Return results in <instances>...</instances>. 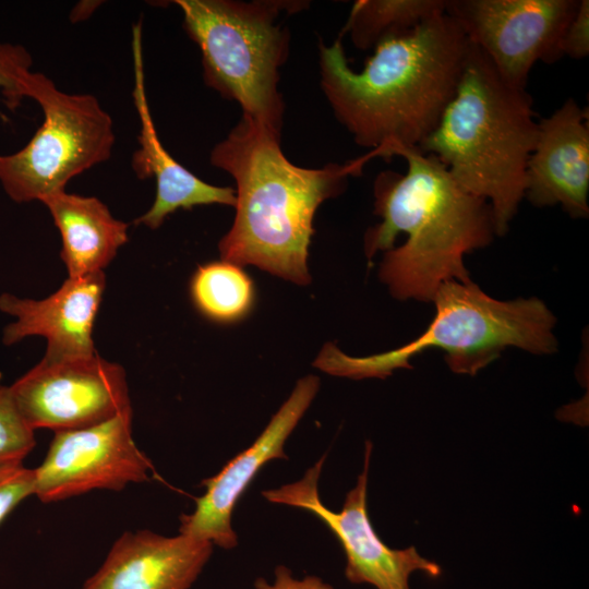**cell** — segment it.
<instances>
[{
    "label": "cell",
    "mask_w": 589,
    "mask_h": 589,
    "mask_svg": "<svg viewBox=\"0 0 589 589\" xmlns=\"http://www.w3.org/2000/svg\"><path fill=\"white\" fill-rule=\"evenodd\" d=\"M342 35L320 43L321 87L354 142L389 159L418 148L458 86L470 43L444 12L374 48L361 71L348 63Z\"/></svg>",
    "instance_id": "1"
},
{
    "label": "cell",
    "mask_w": 589,
    "mask_h": 589,
    "mask_svg": "<svg viewBox=\"0 0 589 589\" xmlns=\"http://www.w3.org/2000/svg\"><path fill=\"white\" fill-rule=\"evenodd\" d=\"M10 392L32 430L55 432L96 425L130 407L123 368L97 353L43 359Z\"/></svg>",
    "instance_id": "8"
},
{
    "label": "cell",
    "mask_w": 589,
    "mask_h": 589,
    "mask_svg": "<svg viewBox=\"0 0 589 589\" xmlns=\"http://www.w3.org/2000/svg\"><path fill=\"white\" fill-rule=\"evenodd\" d=\"M560 52L573 59L589 53V1L579 0L577 10L567 24L560 43Z\"/></svg>",
    "instance_id": "23"
},
{
    "label": "cell",
    "mask_w": 589,
    "mask_h": 589,
    "mask_svg": "<svg viewBox=\"0 0 589 589\" xmlns=\"http://www.w3.org/2000/svg\"><path fill=\"white\" fill-rule=\"evenodd\" d=\"M32 57L22 45L0 43V94L9 108H16L25 96Z\"/></svg>",
    "instance_id": "21"
},
{
    "label": "cell",
    "mask_w": 589,
    "mask_h": 589,
    "mask_svg": "<svg viewBox=\"0 0 589 589\" xmlns=\"http://www.w3.org/2000/svg\"><path fill=\"white\" fill-rule=\"evenodd\" d=\"M445 11V0H358L340 33L356 48L366 50L404 35Z\"/></svg>",
    "instance_id": "18"
},
{
    "label": "cell",
    "mask_w": 589,
    "mask_h": 589,
    "mask_svg": "<svg viewBox=\"0 0 589 589\" xmlns=\"http://www.w3.org/2000/svg\"><path fill=\"white\" fill-rule=\"evenodd\" d=\"M371 449L372 444L368 442L363 470L356 486L346 495L340 512L328 509L320 498L317 483L325 455L299 481L262 494L272 503L303 508L320 518L344 549L345 576L351 584H366L376 589H410L412 573L420 570L436 578L441 575V567L421 556L413 546L404 550L387 546L373 529L366 508Z\"/></svg>",
    "instance_id": "10"
},
{
    "label": "cell",
    "mask_w": 589,
    "mask_h": 589,
    "mask_svg": "<svg viewBox=\"0 0 589 589\" xmlns=\"http://www.w3.org/2000/svg\"><path fill=\"white\" fill-rule=\"evenodd\" d=\"M398 156L406 173L385 170L374 180V213L382 221L365 232L364 251L368 260L385 251L378 275L392 296L432 302L442 284L471 280L464 257L493 240V213L435 156L418 148Z\"/></svg>",
    "instance_id": "3"
},
{
    "label": "cell",
    "mask_w": 589,
    "mask_h": 589,
    "mask_svg": "<svg viewBox=\"0 0 589 589\" xmlns=\"http://www.w3.org/2000/svg\"><path fill=\"white\" fill-rule=\"evenodd\" d=\"M587 110L572 98L538 121V137L526 167L528 201L560 204L574 218L588 217L589 128Z\"/></svg>",
    "instance_id": "13"
},
{
    "label": "cell",
    "mask_w": 589,
    "mask_h": 589,
    "mask_svg": "<svg viewBox=\"0 0 589 589\" xmlns=\"http://www.w3.org/2000/svg\"><path fill=\"white\" fill-rule=\"evenodd\" d=\"M132 416L130 406L96 425L55 432L45 459L34 469V495L51 503L147 481L153 466L133 440Z\"/></svg>",
    "instance_id": "11"
},
{
    "label": "cell",
    "mask_w": 589,
    "mask_h": 589,
    "mask_svg": "<svg viewBox=\"0 0 589 589\" xmlns=\"http://www.w3.org/2000/svg\"><path fill=\"white\" fill-rule=\"evenodd\" d=\"M132 95L141 124L137 137L140 147L133 154L132 168L139 179L153 178L156 182L153 205L134 224L156 229L168 215L180 208L191 209L209 204L235 206L236 191L232 188L216 187L203 181L177 161L160 142L146 95L140 22L132 28Z\"/></svg>",
    "instance_id": "16"
},
{
    "label": "cell",
    "mask_w": 589,
    "mask_h": 589,
    "mask_svg": "<svg viewBox=\"0 0 589 589\" xmlns=\"http://www.w3.org/2000/svg\"><path fill=\"white\" fill-rule=\"evenodd\" d=\"M435 314L426 329L410 342L377 354L352 357L326 345L314 365L326 373L350 378H385L396 369H410V360L425 350L445 351L455 373L474 375L516 347L534 354L557 350L553 333L556 318L538 298L502 301L471 280H449L432 300Z\"/></svg>",
    "instance_id": "5"
},
{
    "label": "cell",
    "mask_w": 589,
    "mask_h": 589,
    "mask_svg": "<svg viewBox=\"0 0 589 589\" xmlns=\"http://www.w3.org/2000/svg\"><path fill=\"white\" fill-rule=\"evenodd\" d=\"M320 387L315 375L299 380L288 399L273 416L251 446L238 454L214 477L204 479L205 493L196 500L191 514L180 516V534L209 541L221 549H233L237 534L231 516L260 469L275 458H287L284 445Z\"/></svg>",
    "instance_id": "12"
},
{
    "label": "cell",
    "mask_w": 589,
    "mask_h": 589,
    "mask_svg": "<svg viewBox=\"0 0 589 589\" xmlns=\"http://www.w3.org/2000/svg\"><path fill=\"white\" fill-rule=\"evenodd\" d=\"M19 412L10 386L0 383V466L22 464L36 441Z\"/></svg>",
    "instance_id": "20"
},
{
    "label": "cell",
    "mask_w": 589,
    "mask_h": 589,
    "mask_svg": "<svg viewBox=\"0 0 589 589\" xmlns=\"http://www.w3.org/2000/svg\"><path fill=\"white\" fill-rule=\"evenodd\" d=\"M31 495H34V469L23 462L0 466V525Z\"/></svg>",
    "instance_id": "22"
},
{
    "label": "cell",
    "mask_w": 589,
    "mask_h": 589,
    "mask_svg": "<svg viewBox=\"0 0 589 589\" xmlns=\"http://www.w3.org/2000/svg\"><path fill=\"white\" fill-rule=\"evenodd\" d=\"M25 96L38 103L44 121L22 149L0 155V184L16 203L65 190L72 178L107 160L115 143L111 117L95 96L64 93L33 71Z\"/></svg>",
    "instance_id": "7"
},
{
    "label": "cell",
    "mask_w": 589,
    "mask_h": 589,
    "mask_svg": "<svg viewBox=\"0 0 589 589\" xmlns=\"http://www.w3.org/2000/svg\"><path fill=\"white\" fill-rule=\"evenodd\" d=\"M255 589H334L321 577L308 575L301 579L292 576L291 570L284 565H278L274 572V580L268 582L259 577L254 582Z\"/></svg>",
    "instance_id": "24"
},
{
    "label": "cell",
    "mask_w": 589,
    "mask_h": 589,
    "mask_svg": "<svg viewBox=\"0 0 589 589\" xmlns=\"http://www.w3.org/2000/svg\"><path fill=\"white\" fill-rule=\"evenodd\" d=\"M376 157L378 152L371 149L344 164L299 167L283 153L279 131L242 116L211 153V164L232 176L237 185L236 217L218 244L221 260L308 285L317 207L341 194L349 177L360 176Z\"/></svg>",
    "instance_id": "2"
},
{
    "label": "cell",
    "mask_w": 589,
    "mask_h": 589,
    "mask_svg": "<svg viewBox=\"0 0 589 589\" xmlns=\"http://www.w3.org/2000/svg\"><path fill=\"white\" fill-rule=\"evenodd\" d=\"M212 552V542L184 534L125 531L81 589H190Z\"/></svg>",
    "instance_id": "15"
},
{
    "label": "cell",
    "mask_w": 589,
    "mask_h": 589,
    "mask_svg": "<svg viewBox=\"0 0 589 589\" xmlns=\"http://www.w3.org/2000/svg\"><path fill=\"white\" fill-rule=\"evenodd\" d=\"M579 0H445V13L510 85L526 88L538 61L562 58V35Z\"/></svg>",
    "instance_id": "9"
},
{
    "label": "cell",
    "mask_w": 589,
    "mask_h": 589,
    "mask_svg": "<svg viewBox=\"0 0 589 589\" xmlns=\"http://www.w3.org/2000/svg\"><path fill=\"white\" fill-rule=\"evenodd\" d=\"M190 292L196 309L218 323L243 318L254 301L252 279L239 265L223 260L199 266Z\"/></svg>",
    "instance_id": "19"
},
{
    "label": "cell",
    "mask_w": 589,
    "mask_h": 589,
    "mask_svg": "<svg viewBox=\"0 0 589 589\" xmlns=\"http://www.w3.org/2000/svg\"><path fill=\"white\" fill-rule=\"evenodd\" d=\"M183 27L202 53L207 86L237 101L242 116L281 131L285 104L279 69L289 50L283 12L302 10L303 1L176 0Z\"/></svg>",
    "instance_id": "6"
},
{
    "label": "cell",
    "mask_w": 589,
    "mask_h": 589,
    "mask_svg": "<svg viewBox=\"0 0 589 589\" xmlns=\"http://www.w3.org/2000/svg\"><path fill=\"white\" fill-rule=\"evenodd\" d=\"M62 238L69 277L103 271L128 242L129 225L116 219L97 197L58 191L41 201Z\"/></svg>",
    "instance_id": "17"
},
{
    "label": "cell",
    "mask_w": 589,
    "mask_h": 589,
    "mask_svg": "<svg viewBox=\"0 0 589 589\" xmlns=\"http://www.w3.org/2000/svg\"><path fill=\"white\" fill-rule=\"evenodd\" d=\"M103 271L69 277L41 300L0 294V311L15 320L3 328L2 342L14 345L26 337L47 340L45 357L61 358L96 353L93 327L105 290Z\"/></svg>",
    "instance_id": "14"
},
{
    "label": "cell",
    "mask_w": 589,
    "mask_h": 589,
    "mask_svg": "<svg viewBox=\"0 0 589 589\" xmlns=\"http://www.w3.org/2000/svg\"><path fill=\"white\" fill-rule=\"evenodd\" d=\"M538 137L532 99L507 83L470 44L455 95L436 128L419 145L457 184L485 200L503 236L526 192V167Z\"/></svg>",
    "instance_id": "4"
}]
</instances>
